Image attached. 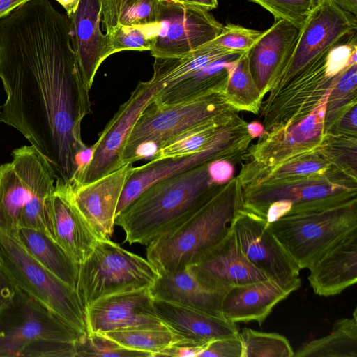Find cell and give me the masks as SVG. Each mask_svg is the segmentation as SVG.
Instances as JSON below:
<instances>
[{"label": "cell", "mask_w": 357, "mask_h": 357, "mask_svg": "<svg viewBox=\"0 0 357 357\" xmlns=\"http://www.w3.org/2000/svg\"><path fill=\"white\" fill-rule=\"evenodd\" d=\"M70 20L50 0H29L0 20V122L19 131L71 182L87 147L83 119L91 102L71 42Z\"/></svg>", "instance_id": "1"}, {"label": "cell", "mask_w": 357, "mask_h": 357, "mask_svg": "<svg viewBox=\"0 0 357 357\" xmlns=\"http://www.w3.org/2000/svg\"><path fill=\"white\" fill-rule=\"evenodd\" d=\"M208 164L162 178L144 190L115 218L114 225L125 234L123 243L147 246L205 204L222 185L211 181Z\"/></svg>", "instance_id": "2"}, {"label": "cell", "mask_w": 357, "mask_h": 357, "mask_svg": "<svg viewBox=\"0 0 357 357\" xmlns=\"http://www.w3.org/2000/svg\"><path fill=\"white\" fill-rule=\"evenodd\" d=\"M11 155V161L0 165V231L15 236L20 229L31 228L50 236L56 172L32 145L16 148Z\"/></svg>", "instance_id": "3"}, {"label": "cell", "mask_w": 357, "mask_h": 357, "mask_svg": "<svg viewBox=\"0 0 357 357\" xmlns=\"http://www.w3.org/2000/svg\"><path fill=\"white\" fill-rule=\"evenodd\" d=\"M241 208V188L232 178L185 221L149 243L146 259L159 274L187 268L229 233Z\"/></svg>", "instance_id": "4"}, {"label": "cell", "mask_w": 357, "mask_h": 357, "mask_svg": "<svg viewBox=\"0 0 357 357\" xmlns=\"http://www.w3.org/2000/svg\"><path fill=\"white\" fill-rule=\"evenodd\" d=\"M268 225L300 269L309 268L357 229V193L293 205L287 214Z\"/></svg>", "instance_id": "5"}, {"label": "cell", "mask_w": 357, "mask_h": 357, "mask_svg": "<svg viewBox=\"0 0 357 357\" xmlns=\"http://www.w3.org/2000/svg\"><path fill=\"white\" fill-rule=\"evenodd\" d=\"M160 274L146 258L110 238L98 239L79 265L76 290L84 307L115 293L151 287Z\"/></svg>", "instance_id": "6"}, {"label": "cell", "mask_w": 357, "mask_h": 357, "mask_svg": "<svg viewBox=\"0 0 357 357\" xmlns=\"http://www.w3.org/2000/svg\"><path fill=\"white\" fill-rule=\"evenodd\" d=\"M1 268L15 287L24 291L83 333H87L85 307L77 290L58 278L21 245L0 231Z\"/></svg>", "instance_id": "7"}, {"label": "cell", "mask_w": 357, "mask_h": 357, "mask_svg": "<svg viewBox=\"0 0 357 357\" xmlns=\"http://www.w3.org/2000/svg\"><path fill=\"white\" fill-rule=\"evenodd\" d=\"M357 32L356 16L334 0H318L299 31L293 52L268 98L307 70L331 49Z\"/></svg>", "instance_id": "8"}, {"label": "cell", "mask_w": 357, "mask_h": 357, "mask_svg": "<svg viewBox=\"0 0 357 357\" xmlns=\"http://www.w3.org/2000/svg\"><path fill=\"white\" fill-rule=\"evenodd\" d=\"M84 334L17 287L0 310V357L21 356L39 342H75Z\"/></svg>", "instance_id": "9"}, {"label": "cell", "mask_w": 357, "mask_h": 357, "mask_svg": "<svg viewBox=\"0 0 357 357\" xmlns=\"http://www.w3.org/2000/svg\"><path fill=\"white\" fill-rule=\"evenodd\" d=\"M249 143V135L244 125L232 119L223 125L201 150L193 154L150 160L141 166L133 167L120 196L116 216L157 181L219 159L232 163L241 158Z\"/></svg>", "instance_id": "10"}, {"label": "cell", "mask_w": 357, "mask_h": 357, "mask_svg": "<svg viewBox=\"0 0 357 357\" xmlns=\"http://www.w3.org/2000/svg\"><path fill=\"white\" fill-rule=\"evenodd\" d=\"M236 111L223 93H211L183 102H151L137 119L127 140L123 158L135 146L153 141L161 146L179 134Z\"/></svg>", "instance_id": "11"}, {"label": "cell", "mask_w": 357, "mask_h": 357, "mask_svg": "<svg viewBox=\"0 0 357 357\" xmlns=\"http://www.w3.org/2000/svg\"><path fill=\"white\" fill-rule=\"evenodd\" d=\"M245 257L291 293L301 286L300 268L270 229L266 218L241 208L231 223Z\"/></svg>", "instance_id": "12"}, {"label": "cell", "mask_w": 357, "mask_h": 357, "mask_svg": "<svg viewBox=\"0 0 357 357\" xmlns=\"http://www.w3.org/2000/svg\"><path fill=\"white\" fill-rule=\"evenodd\" d=\"M156 22L150 50L154 58L188 54L217 37L223 26L209 11L172 0H159Z\"/></svg>", "instance_id": "13"}, {"label": "cell", "mask_w": 357, "mask_h": 357, "mask_svg": "<svg viewBox=\"0 0 357 357\" xmlns=\"http://www.w3.org/2000/svg\"><path fill=\"white\" fill-rule=\"evenodd\" d=\"M160 90L151 79L138 83L100 133L91 162L72 185L92 182L123 166V154L134 124Z\"/></svg>", "instance_id": "14"}, {"label": "cell", "mask_w": 357, "mask_h": 357, "mask_svg": "<svg viewBox=\"0 0 357 357\" xmlns=\"http://www.w3.org/2000/svg\"><path fill=\"white\" fill-rule=\"evenodd\" d=\"M350 193H357L356 175L340 171L241 188L242 208L266 218L269 205L276 201L293 206Z\"/></svg>", "instance_id": "15"}, {"label": "cell", "mask_w": 357, "mask_h": 357, "mask_svg": "<svg viewBox=\"0 0 357 357\" xmlns=\"http://www.w3.org/2000/svg\"><path fill=\"white\" fill-rule=\"evenodd\" d=\"M301 120L282 128L264 132L242 159L257 165H271L296 155L311 151L321 144L324 135V115L328 96Z\"/></svg>", "instance_id": "16"}, {"label": "cell", "mask_w": 357, "mask_h": 357, "mask_svg": "<svg viewBox=\"0 0 357 357\" xmlns=\"http://www.w3.org/2000/svg\"><path fill=\"white\" fill-rule=\"evenodd\" d=\"M188 268L202 285L221 294L234 286L268 279L245 257L231 226L221 241Z\"/></svg>", "instance_id": "17"}, {"label": "cell", "mask_w": 357, "mask_h": 357, "mask_svg": "<svg viewBox=\"0 0 357 357\" xmlns=\"http://www.w3.org/2000/svg\"><path fill=\"white\" fill-rule=\"evenodd\" d=\"M49 223L50 237L76 264L91 255L98 238L75 205L70 182L56 180Z\"/></svg>", "instance_id": "18"}, {"label": "cell", "mask_w": 357, "mask_h": 357, "mask_svg": "<svg viewBox=\"0 0 357 357\" xmlns=\"http://www.w3.org/2000/svg\"><path fill=\"white\" fill-rule=\"evenodd\" d=\"M150 287L124 291L98 299L85 307L87 333H105L162 322L157 317Z\"/></svg>", "instance_id": "19"}, {"label": "cell", "mask_w": 357, "mask_h": 357, "mask_svg": "<svg viewBox=\"0 0 357 357\" xmlns=\"http://www.w3.org/2000/svg\"><path fill=\"white\" fill-rule=\"evenodd\" d=\"M132 169L126 164L92 182L71 184L73 201L98 239L113 234L119 200Z\"/></svg>", "instance_id": "20"}, {"label": "cell", "mask_w": 357, "mask_h": 357, "mask_svg": "<svg viewBox=\"0 0 357 357\" xmlns=\"http://www.w3.org/2000/svg\"><path fill=\"white\" fill-rule=\"evenodd\" d=\"M102 0H80L68 18L71 42L89 90L101 63L109 56V38L101 30Z\"/></svg>", "instance_id": "21"}, {"label": "cell", "mask_w": 357, "mask_h": 357, "mask_svg": "<svg viewBox=\"0 0 357 357\" xmlns=\"http://www.w3.org/2000/svg\"><path fill=\"white\" fill-rule=\"evenodd\" d=\"M299 29L284 20L273 25L247 51L249 67L263 98L270 91L287 63L299 34Z\"/></svg>", "instance_id": "22"}, {"label": "cell", "mask_w": 357, "mask_h": 357, "mask_svg": "<svg viewBox=\"0 0 357 357\" xmlns=\"http://www.w3.org/2000/svg\"><path fill=\"white\" fill-rule=\"evenodd\" d=\"M155 312L174 334L177 342L207 344L239 334L236 323L178 304L153 299Z\"/></svg>", "instance_id": "23"}, {"label": "cell", "mask_w": 357, "mask_h": 357, "mask_svg": "<svg viewBox=\"0 0 357 357\" xmlns=\"http://www.w3.org/2000/svg\"><path fill=\"white\" fill-rule=\"evenodd\" d=\"M314 294L332 296L357 282V229L347 234L309 267Z\"/></svg>", "instance_id": "24"}, {"label": "cell", "mask_w": 357, "mask_h": 357, "mask_svg": "<svg viewBox=\"0 0 357 357\" xmlns=\"http://www.w3.org/2000/svg\"><path fill=\"white\" fill-rule=\"evenodd\" d=\"M291 294L270 278L234 286L223 294L222 313L234 323L255 321L261 325L273 307Z\"/></svg>", "instance_id": "25"}, {"label": "cell", "mask_w": 357, "mask_h": 357, "mask_svg": "<svg viewBox=\"0 0 357 357\" xmlns=\"http://www.w3.org/2000/svg\"><path fill=\"white\" fill-rule=\"evenodd\" d=\"M149 289L153 299L223 317L221 304L224 294L204 287L188 267L176 273L160 274Z\"/></svg>", "instance_id": "26"}, {"label": "cell", "mask_w": 357, "mask_h": 357, "mask_svg": "<svg viewBox=\"0 0 357 357\" xmlns=\"http://www.w3.org/2000/svg\"><path fill=\"white\" fill-rule=\"evenodd\" d=\"M243 53L237 52L230 54L185 79L162 89L155 93L152 101L159 104H171L211 93H224L231 70Z\"/></svg>", "instance_id": "27"}, {"label": "cell", "mask_w": 357, "mask_h": 357, "mask_svg": "<svg viewBox=\"0 0 357 357\" xmlns=\"http://www.w3.org/2000/svg\"><path fill=\"white\" fill-rule=\"evenodd\" d=\"M14 237L40 265L76 289L79 265L49 235L38 229L21 228Z\"/></svg>", "instance_id": "28"}, {"label": "cell", "mask_w": 357, "mask_h": 357, "mask_svg": "<svg viewBox=\"0 0 357 357\" xmlns=\"http://www.w3.org/2000/svg\"><path fill=\"white\" fill-rule=\"evenodd\" d=\"M237 52L202 45L183 56L156 57L151 79L161 90L185 79L208 64Z\"/></svg>", "instance_id": "29"}, {"label": "cell", "mask_w": 357, "mask_h": 357, "mask_svg": "<svg viewBox=\"0 0 357 357\" xmlns=\"http://www.w3.org/2000/svg\"><path fill=\"white\" fill-rule=\"evenodd\" d=\"M294 357H357V310L337 320L328 335L303 342Z\"/></svg>", "instance_id": "30"}, {"label": "cell", "mask_w": 357, "mask_h": 357, "mask_svg": "<svg viewBox=\"0 0 357 357\" xmlns=\"http://www.w3.org/2000/svg\"><path fill=\"white\" fill-rule=\"evenodd\" d=\"M130 349L157 355L177 342L172 331L162 322L151 323L102 333Z\"/></svg>", "instance_id": "31"}, {"label": "cell", "mask_w": 357, "mask_h": 357, "mask_svg": "<svg viewBox=\"0 0 357 357\" xmlns=\"http://www.w3.org/2000/svg\"><path fill=\"white\" fill-rule=\"evenodd\" d=\"M159 0H102V22L106 33L117 26L156 23Z\"/></svg>", "instance_id": "32"}, {"label": "cell", "mask_w": 357, "mask_h": 357, "mask_svg": "<svg viewBox=\"0 0 357 357\" xmlns=\"http://www.w3.org/2000/svg\"><path fill=\"white\" fill-rule=\"evenodd\" d=\"M224 95L236 111L258 114L263 96L252 76L247 52L236 62L229 75Z\"/></svg>", "instance_id": "33"}, {"label": "cell", "mask_w": 357, "mask_h": 357, "mask_svg": "<svg viewBox=\"0 0 357 357\" xmlns=\"http://www.w3.org/2000/svg\"><path fill=\"white\" fill-rule=\"evenodd\" d=\"M236 112L188 130L162 144L151 161L180 158L201 150Z\"/></svg>", "instance_id": "34"}, {"label": "cell", "mask_w": 357, "mask_h": 357, "mask_svg": "<svg viewBox=\"0 0 357 357\" xmlns=\"http://www.w3.org/2000/svg\"><path fill=\"white\" fill-rule=\"evenodd\" d=\"M357 63L349 65L335 78L328 96L324 115V132L349 107L356 105Z\"/></svg>", "instance_id": "35"}, {"label": "cell", "mask_w": 357, "mask_h": 357, "mask_svg": "<svg viewBox=\"0 0 357 357\" xmlns=\"http://www.w3.org/2000/svg\"><path fill=\"white\" fill-rule=\"evenodd\" d=\"M243 344L242 357H294L289 341L277 333H267L245 328L239 331Z\"/></svg>", "instance_id": "36"}, {"label": "cell", "mask_w": 357, "mask_h": 357, "mask_svg": "<svg viewBox=\"0 0 357 357\" xmlns=\"http://www.w3.org/2000/svg\"><path fill=\"white\" fill-rule=\"evenodd\" d=\"M158 30V23L146 25L117 26L105 33L110 54L127 50H151Z\"/></svg>", "instance_id": "37"}, {"label": "cell", "mask_w": 357, "mask_h": 357, "mask_svg": "<svg viewBox=\"0 0 357 357\" xmlns=\"http://www.w3.org/2000/svg\"><path fill=\"white\" fill-rule=\"evenodd\" d=\"M75 357H152L146 352L130 349L100 333H87L75 342Z\"/></svg>", "instance_id": "38"}, {"label": "cell", "mask_w": 357, "mask_h": 357, "mask_svg": "<svg viewBox=\"0 0 357 357\" xmlns=\"http://www.w3.org/2000/svg\"><path fill=\"white\" fill-rule=\"evenodd\" d=\"M270 12L275 20H284L299 30L318 0H249Z\"/></svg>", "instance_id": "39"}, {"label": "cell", "mask_w": 357, "mask_h": 357, "mask_svg": "<svg viewBox=\"0 0 357 357\" xmlns=\"http://www.w3.org/2000/svg\"><path fill=\"white\" fill-rule=\"evenodd\" d=\"M263 33L264 31L228 23L222 26L217 37L204 45L245 52L253 46Z\"/></svg>", "instance_id": "40"}, {"label": "cell", "mask_w": 357, "mask_h": 357, "mask_svg": "<svg viewBox=\"0 0 357 357\" xmlns=\"http://www.w3.org/2000/svg\"><path fill=\"white\" fill-rule=\"evenodd\" d=\"M75 342H39L28 346L21 356L75 357Z\"/></svg>", "instance_id": "41"}, {"label": "cell", "mask_w": 357, "mask_h": 357, "mask_svg": "<svg viewBox=\"0 0 357 357\" xmlns=\"http://www.w3.org/2000/svg\"><path fill=\"white\" fill-rule=\"evenodd\" d=\"M243 344L238 336L220 338L207 344L199 357H242Z\"/></svg>", "instance_id": "42"}, {"label": "cell", "mask_w": 357, "mask_h": 357, "mask_svg": "<svg viewBox=\"0 0 357 357\" xmlns=\"http://www.w3.org/2000/svg\"><path fill=\"white\" fill-rule=\"evenodd\" d=\"M207 344L176 342L160 351L157 356L199 357Z\"/></svg>", "instance_id": "43"}, {"label": "cell", "mask_w": 357, "mask_h": 357, "mask_svg": "<svg viewBox=\"0 0 357 357\" xmlns=\"http://www.w3.org/2000/svg\"><path fill=\"white\" fill-rule=\"evenodd\" d=\"M356 112L357 106L356 104L347 109L326 132L335 134L356 135Z\"/></svg>", "instance_id": "44"}, {"label": "cell", "mask_w": 357, "mask_h": 357, "mask_svg": "<svg viewBox=\"0 0 357 357\" xmlns=\"http://www.w3.org/2000/svg\"><path fill=\"white\" fill-rule=\"evenodd\" d=\"M208 170L211 181L215 184L222 185L233 178L234 167L231 162L219 159L210 162Z\"/></svg>", "instance_id": "45"}, {"label": "cell", "mask_w": 357, "mask_h": 357, "mask_svg": "<svg viewBox=\"0 0 357 357\" xmlns=\"http://www.w3.org/2000/svg\"><path fill=\"white\" fill-rule=\"evenodd\" d=\"M15 288L11 280L0 268V310L10 303L14 295Z\"/></svg>", "instance_id": "46"}, {"label": "cell", "mask_w": 357, "mask_h": 357, "mask_svg": "<svg viewBox=\"0 0 357 357\" xmlns=\"http://www.w3.org/2000/svg\"><path fill=\"white\" fill-rule=\"evenodd\" d=\"M292 203L287 200L276 201L271 204L267 209L266 220L272 222L287 214L291 209Z\"/></svg>", "instance_id": "47"}, {"label": "cell", "mask_w": 357, "mask_h": 357, "mask_svg": "<svg viewBox=\"0 0 357 357\" xmlns=\"http://www.w3.org/2000/svg\"><path fill=\"white\" fill-rule=\"evenodd\" d=\"M29 0H0V20Z\"/></svg>", "instance_id": "48"}, {"label": "cell", "mask_w": 357, "mask_h": 357, "mask_svg": "<svg viewBox=\"0 0 357 357\" xmlns=\"http://www.w3.org/2000/svg\"><path fill=\"white\" fill-rule=\"evenodd\" d=\"M181 3L207 11L213 10L218 6L217 0H181Z\"/></svg>", "instance_id": "49"}, {"label": "cell", "mask_w": 357, "mask_h": 357, "mask_svg": "<svg viewBox=\"0 0 357 357\" xmlns=\"http://www.w3.org/2000/svg\"><path fill=\"white\" fill-rule=\"evenodd\" d=\"M247 130L250 136L254 139L259 137L264 132V126L259 121H255L248 123Z\"/></svg>", "instance_id": "50"}, {"label": "cell", "mask_w": 357, "mask_h": 357, "mask_svg": "<svg viewBox=\"0 0 357 357\" xmlns=\"http://www.w3.org/2000/svg\"><path fill=\"white\" fill-rule=\"evenodd\" d=\"M59 2L66 12V15L70 18L76 11L80 0H56Z\"/></svg>", "instance_id": "51"}, {"label": "cell", "mask_w": 357, "mask_h": 357, "mask_svg": "<svg viewBox=\"0 0 357 357\" xmlns=\"http://www.w3.org/2000/svg\"><path fill=\"white\" fill-rule=\"evenodd\" d=\"M343 10L357 17V0H334Z\"/></svg>", "instance_id": "52"}, {"label": "cell", "mask_w": 357, "mask_h": 357, "mask_svg": "<svg viewBox=\"0 0 357 357\" xmlns=\"http://www.w3.org/2000/svg\"><path fill=\"white\" fill-rule=\"evenodd\" d=\"M172 1L179 2V3H181V0H172Z\"/></svg>", "instance_id": "53"}, {"label": "cell", "mask_w": 357, "mask_h": 357, "mask_svg": "<svg viewBox=\"0 0 357 357\" xmlns=\"http://www.w3.org/2000/svg\"><path fill=\"white\" fill-rule=\"evenodd\" d=\"M0 268H1V262H0Z\"/></svg>", "instance_id": "54"}]
</instances>
